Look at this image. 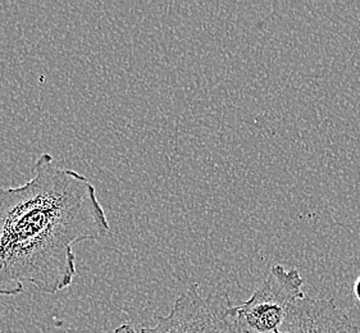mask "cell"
<instances>
[{"instance_id": "6da1fadb", "label": "cell", "mask_w": 360, "mask_h": 333, "mask_svg": "<svg viewBox=\"0 0 360 333\" xmlns=\"http://www.w3.org/2000/svg\"><path fill=\"white\" fill-rule=\"evenodd\" d=\"M109 231L93 182L43 152L32 178L0 188V296H18L27 283L46 295L68 289L77 273L73 247Z\"/></svg>"}, {"instance_id": "7a4b0ae2", "label": "cell", "mask_w": 360, "mask_h": 333, "mask_svg": "<svg viewBox=\"0 0 360 333\" xmlns=\"http://www.w3.org/2000/svg\"><path fill=\"white\" fill-rule=\"evenodd\" d=\"M140 333H241L236 305L227 292L204 296L199 286L190 285L176 299L171 312L159 317L157 325Z\"/></svg>"}, {"instance_id": "3957f363", "label": "cell", "mask_w": 360, "mask_h": 333, "mask_svg": "<svg viewBox=\"0 0 360 333\" xmlns=\"http://www.w3.org/2000/svg\"><path fill=\"white\" fill-rule=\"evenodd\" d=\"M303 285L299 269L274 266L250 299L236 305L240 332H277L291 306L305 296Z\"/></svg>"}, {"instance_id": "277c9868", "label": "cell", "mask_w": 360, "mask_h": 333, "mask_svg": "<svg viewBox=\"0 0 360 333\" xmlns=\"http://www.w3.org/2000/svg\"><path fill=\"white\" fill-rule=\"evenodd\" d=\"M276 333H360L349 314L333 300L304 296L291 306Z\"/></svg>"}, {"instance_id": "5b68a950", "label": "cell", "mask_w": 360, "mask_h": 333, "mask_svg": "<svg viewBox=\"0 0 360 333\" xmlns=\"http://www.w3.org/2000/svg\"><path fill=\"white\" fill-rule=\"evenodd\" d=\"M113 333H140L137 332L134 327L129 325V323H123L121 326L117 327Z\"/></svg>"}, {"instance_id": "8992f818", "label": "cell", "mask_w": 360, "mask_h": 333, "mask_svg": "<svg viewBox=\"0 0 360 333\" xmlns=\"http://www.w3.org/2000/svg\"><path fill=\"white\" fill-rule=\"evenodd\" d=\"M354 296L360 303V275L358 277V280L354 283L353 287Z\"/></svg>"}]
</instances>
